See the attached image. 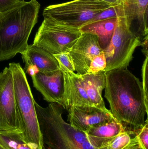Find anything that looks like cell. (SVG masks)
I'll use <instances>...</instances> for the list:
<instances>
[{
  "label": "cell",
  "mask_w": 148,
  "mask_h": 149,
  "mask_svg": "<svg viewBox=\"0 0 148 149\" xmlns=\"http://www.w3.org/2000/svg\"><path fill=\"white\" fill-rule=\"evenodd\" d=\"M106 78L105 97L111 113L124 131L136 136L148 113L142 82L127 69L108 72Z\"/></svg>",
  "instance_id": "6da1fadb"
},
{
  "label": "cell",
  "mask_w": 148,
  "mask_h": 149,
  "mask_svg": "<svg viewBox=\"0 0 148 149\" xmlns=\"http://www.w3.org/2000/svg\"><path fill=\"white\" fill-rule=\"evenodd\" d=\"M41 5L36 0L23 1L0 15V61L21 54L38 20Z\"/></svg>",
  "instance_id": "7a4b0ae2"
},
{
  "label": "cell",
  "mask_w": 148,
  "mask_h": 149,
  "mask_svg": "<svg viewBox=\"0 0 148 149\" xmlns=\"http://www.w3.org/2000/svg\"><path fill=\"white\" fill-rule=\"evenodd\" d=\"M34 105L43 145L48 149H95L85 133L64 120L61 106L50 103L43 107L35 100Z\"/></svg>",
  "instance_id": "3957f363"
},
{
  "label": "cell",
  "mask_w": 148,
  "mask_h": 149,
  "mask_svg": "<svg viewBox=\"0 0 148 149\" xmlns=\"http://www.w3.org/2000/svg\"><path fill=\"white\" fill-rule=\"evenodd\" d=\"M9 67L13 75L16 102L23 127L24 140L34 149H43L35 100L25 71L19 63H10Z\"/></svg>",
  "instance_id": "277c9868"
},
{
  "label": "cell",
  "mask_w": 148,
  "mask_h": 149,
  "mask_svg": "<svg viewBox=\"0 0 148 149\" xmlns=\"http://www.w3.org/2000/svg\"><path fill=\"white\" fill-rule=\"evenodd\" d=\"M114 6L101 0H73L47 6L43 15L60 25L80 29L103 10Z\"/></svg>",
  "instance_id": "5b68a950"
},
{
  "label": "cell",
  "mask_w": 148,
  "mask_h": 149,
  "mask_svg": "<svg viewBox=\"0 0 148 149\" xmlns=\"http://www.w3.org/2000/svg\"><path fill=\"white\" fill-rule=\"evenodd\" d=\"M117 21L109 44L103 50L106 58L105 72L127 69L133 58L136 48L142 42L129 29L118 4L116 6Z\"/></svg>",
  "instance_id": "8992f818"
},
{
  "label": "cell",
  "mask_w": 148,
  "mask_h": 149,
  "mask_svg": "<svg viewBox=\"0 0 148 149\" xmlns=\"http://www.w3.org/2000/svg\"><path fill=\"white\" fill-rule=\"evenodd\" d=\"M79 29L60 25L44 18L33 45L53 55L67 53L81 36Z\"/></svg>",
  "instance_id": "52a82bcc"
},
{
  "label": "cell",
  "mask_w": 148,
  "mask_h": 149,
  "mask_svg": "<svg viewBox=\"0 0 148 149\" xmlns=\"http://www.w3.org/2000/svg\"><path fill=\"white\" fill-rule=\"evenodd\" d=\"M0 132L23 133L9 67H5L0 72Z\"/></svg>",
  "instance_id": "ba28073f"
},
{
  "label": "cell",
  "mask_w": 148,
  "mask_h": 149,
  "mask_svg": "<svg viewBox=\"0 0 148 149\" xmlns=\"http://www.w3.org/2000/svg\"><path fill=\"white\" fill-rule=\"evenodd\" d=\"M103 52L96 35L83 33L68 53L76 74H87L90 63L95 56Z\"/></svg>",
  "instance_id": "9c48e42d"
},
{
  "label": "cell",
  "mask_w": 148,
  "mask_h": 149,
  "mask_svg": "<svg viewBox=\"0 0 148 149\" xmlns=\"http://www.w3.org/2000/svg\"><path fill=\"white\" fill-rule=\"evenodd\" d=\"M118 6L131 32L143 41L148 36V0H120Z\"/></svg>",
  "instance_id": "30bf717a"
},
{
  "label": "cell",
  "mask_w": 148,
  "mask_h": 149,
  "mask_svg": "<svg viewBox=\"0 0 148 149\" xmlns=\"http://www.w3.org/2000/svg\"><path fill=\"white\" fill-rule=\"evenodd\" d=\"M68 120L76 130L85 133L92 127L116 120L110 110L94 106H74L67 110Z\"/></svg>",
  "instance_id": "8fae6325"
},
{
  "label": "cell",
  "mask_w": 148,
  "mask_h": 149,
  "mask_svg": "<svg viewBox=\"0 0 148 149\" xmlns=\"http://www.w3.org/2000/svg\"><path fill=\"white\" fill-rule=\"evenodd\" d=\"M31 78L34 86L41 93L45 100L62 107L64 81L61 70L49 74L39 72Z\"/></svg>",
  "instance_id": "7c38bea8"
},
{
  "label": "cell",
  "mask_w": 148,
  "mask_h": 149,
  "mask_svg": "<svg viewBox=\"0 0 148 149\" xmlns=\"http://www.w3.org/2000/svg\"><path fill=\"white\" fill-rule=\"evenodd\" d=\"M60 69L63 73L64 81L62 107L68 110L74 106H94L87 95L82 76L63 68Z\"/></svg>",
  "instance_id": "4fadbf2b"
},
{
  "label": "cell",
  "mask_w": 148,
  "mask_h": 149,
  "mask_svg": "<svg viewBox=\"0 0 148 149\" xmlns=\"http://www.w3.org/2000/svg\"><path fill=\"white\" fill-rule=\"evenodd\" d=\"M21 56L24 67L34 66L38 72L49 74L60 70L59 63L54 55L34 45H28Z\"/></svg>",
  "instance_id": "5bb4252c"
},
{
  "label": "cell",
  "mask_w": 148,
  "mask_h": 149,
  "mask_svg": "<svg viewBox=\"0 0 148 149\" xmlns=\"http://www.w3.org/2000/svg\"><path fill=\"white\" fill-rule=\"evenodd\" d=\"M125 131L116 120L92 127L85 133L89 143L95 149H100Z\"/></svg>",
  "instance_id": "9a60e30c"
},
{
  "label": "cell",
  "mask_w": 148,
  "mask_h": 149,
  "mask_svg": "<svg viewBox=\"0 0 148 149\" xmlns=\"http://www.w3.org/2000/svg\"><path fill=\"white\" fill-rule=\"evenodd\" d=\"M106 72H100L96 74L87 73L81 75L87 95L92 105L103 110H107L102 96L106 86Z\"/></svg>",
  "instance_id": "2e32d148"
},
{
  "label": "cell",
  "mask_w": 148,
  "mask_h": 149,
  "mask_svg": "<svg viewBox=\"0 0 148 149\" xmlns=\"http://www.w3.org/2000/svg\"><path fill=\"white\" fill-rule=\"evenodd\" d=\"M116 21L117 17L94 22L83 26L79 29L82 33L96 35L98 38L100 47L104 50L109 44Z\"/></svg>",
  "instance_id": "e0dca14e"
},
{
  "label": "cell",
  "mask_w": 148,
  "mask_h": 149,
  "mask_svg": "<svg viewBox=\"0 0 148 149\" xmlns=\"http://www.w3.org/2000/svg\"><path fill=\"white\" fill-rule=\"evenodd\" d=\"M0 142L9 149H34L25 141L23 133L0 132Z\"/></svg>",
  "instance_id": "ac0fdd59"
},
{
  "label": "cell",
  "mask_w": 148,
  "mask_h": 149,
  "mask_svg": "<svg viewBox=\"0 0 148 149\" xmlns=\"http://www.w3.org/2000/svg\"><path fill=\"white\" fill-rule=\"evenodd\" d=\"M134 137L126 131L121 132L114 139L100 149H123L128 146Z\"/></svg>",
  "instance_id": "d6986e66"
},
{
  "label": "cell",
  "mask_w": 148,
  "mask_h": 149,
  "mask_svg": "<svg viewBox=\"0 0 148 149\" xmlns=\"http://www.w3.org/2000/svg\"><path fill=\"white\" fill-rule=\"evenodd\" d=\"M106 56L104 52L95 56L92 59L87 73L96 74L105 70L106 68Z\"/></svg>",
  "instance_id": "ffe728a7"
},
{
  "label": "cell",
  "mask_w": 148,
  "mask_h": 149,
  "mask_svg": "<svg viewBox=\"0 0 148 149\" xmlns=\"http://www.w3.org/2000/svg\"><path fill=\"white\" fill-rule=\"evenodd\" d=\"M54 56L58 61L60 68H63L70 72H75L74 65L68 52Z\"/></svg>",
  "instance_id": "44dd1931"
},
{
  "label": "cell",
  "mask_w": 148,
  "mask_h": 149,
  "mask_svg": "<svg viewBox=\"0 0 148 149\" xmlns=\"http://www.w3.org/2000/svg\"><path fill=\"white\" fill-rule=\"evenodd\" d=\"M142 86L145 97V102L147 106L148 107V56H146V58L143 62L142 69Z\"/></svg>",
  "instance_id": "7402d4cb"
},
{
  "label": "cell",
  "mask_w": 148,
  "mask_h": 149,
  "mask_svg": "<svg viewBox=\"0 0 148 149\" xmlns=\"http://www.w3.org/2000/svg\"><path fill=\"white\" fill-rule=\"evenodd\" d=\"M116 5L113 6V7L109 8L103 10L102 12L100 13L99 15H97L89 23L94 22L106 20V19H110V18H116L117 17Z\"/></svg>",
  "instance_id": "603a6c76"
},
{
  "label": "cell",
  "mask_w": 148,
  "mask_h": 149,
  "mask_svg": "<svg viewBox=\"0 0 148 149\" xmlns=\"http://www.w3.org/2000/svg\"><path fill=\"white\" fill-rule=\"evenodd\" d=\"M140 145L143 149H148V120H146L144 127L136 135Z\"/></svg>",
  "instance_id": "cb8c5ba5"
},
{
  "label": "cell",
  "mask_w": 148,
  "mask_h": 149,
  "mask_svg": "<svg viewBox=\"0 0 148 149\" xmlns=\"http://www.w3.org/2000/svg\"><path fill=\"white\" fill-rule=\"evenodd\" d=\"M24 0H0V13L8 11L15 7Z\"/></svg>",
  "instance_id": "d4e9b609"
},
{
  "label": "cell",
  "mask_w": 148,
  "mask_h": 149,
  "mask_svg": "<svg viewBox=\"0 0 148 149\" xmlns=\"http://www.w3.org/2000/svg\"><path fill=\"white\" fill-rule=\"evenodd\" d=\"M123 149H143L140 145L136 136L133 137L131 143Z\"/></svg>",
  "instance_id": "484cf974"
},
{
  "label": "cell",
  "mask_w": 148,
  "mask_h": 149,
  "mask_svg": "<svg viewBox=\"0 0 148 149\" xmlns=\"http://www.w3.org/2000/svg\"><path fill=\"white\" fill-rule=\"evenodd\" d=\"M148 36L142 42L141 46L142 47V52L145 56H148Z\"/></svg>",
  "instance_id": "4316f807"
},
{
  "label": "cell",
  "mask_w": 148,
  "mask_h": 149,
  "mask_svg": "<svg viewBox=\"0 0 148 149\" xmlns=\"http://www.w3.org/2000/svg\"><path fill=\"white\" fill-rule=\"evenodd\" d=\"M101 1L110 3V4L116 5L119 4L120 0H101Z\"/></svg>",
  "instance_id": "83f0119b"
},
{
  "label": "cell",
  "mask_w": 148,
  "mask_h": 149,
  "mask_svg": "<svg viewBox=\"0 0 148 149\" xmlns=\"http://www.w3.org/2000/svg\"><path fill=\"white\" fill-rule=\"evenodd\" d=\"M0 149H9L8 148H6L3 144L0 142Z\"/></svg>",
  "instance_id": "f1b7e54d"
},
{
  "label": "cell",
  "mask_w": 148,
  "mask_h": 149,
  "mask_svg": "<svg viewBox=\"0 0 148 149\" xmlns=\"http://www.w3.org/2000/svg\"><path fill=\"white\" fill-rule=\"evenodd\" d=\"M1 15V13H0V15Z\"/></svg>",
  "instance_id": "f546056e"
}]
</instances>
